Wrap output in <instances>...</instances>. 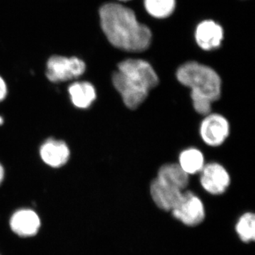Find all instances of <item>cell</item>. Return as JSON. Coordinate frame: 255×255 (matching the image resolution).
Returning <instances> with one entry per match:
<instances>
[{"label": "cell", "instance_id": "6da1fadb", "mask_svg": "<svg viewBox=\"0 0 255 255\" xmlns=\"http://www.w3.org/2000/svg\"><path fill=\"white\" fill-rule=\"evenodd\" d=\"M100 16L102 30L114 46L129 52L144 51L150 46V28L137 21L132 9L108 3L101 7Z\"/></svg>", "mask_w": 255, "mask_h": 255}, {"label": "cell", "instance_id": "7a4b0ae2", "mask_svg": "<svg viewBox=\"0 0 255 255\" xmlns=\"http://www.w3.org/2000/svg\"><path fill=\"white\" fill-rule=\"evenodd\" d=\"M176 76L182 85L191 89V93L205 97L213 102L221 98V79L214 69L207 65L187 62L178 68Z\"/></svg>", "mask_w": 255, "mask_h": 255}, {"label": "cell", "instance_id": "3957f363", "mask_svg": "<svg viewBox=\"0 0 255 255\" xmlns=\"http://www.w3.org/2000/svg\"><path fill=\"white\" fill-rule=\"evenodd\" d=\"M119 73L137 86L150 92L159 83V78L148 62L141 59H128L118 65Z\"/></svg>", "mask_w": 255, "mask_h": 255}, {"label": "cell", "instance_id": "277c9868", "mask_svg": "<svg viewBox=\"0 0 255 255\" xmlns=\"http://www.w3.org/2000/svg\"><path fill=\"white\" fill-rule=\"evenodd\" d=\"M85 70V62L80 58L54 55L47 63L46 76L50 82L58 83L78 78Z\"/></svg>", "mask_w": 255, "mask_h": 255}, {"label": "cell", "instance_id": "5b68a950", "mask_svg": "<svg viewBox=\"0 0 255 255\" xmlns=\"http://www.w3.org/2000/svg\"><path fill=\"white\" fill-rule=\"evenodd\" d=\"M199 132L206 145L219 147L229 136L230 124L221 114L210 113L201 122Z\"/></svg>", "mask_w": 255, "mask_h": 255}, {"label": "cell", "instance_id": "8992f818", "mask_svg": "<svg viewBox=\"0 0 255 255\" xmlns=\"http://www.w3.org/2000/svg\"><path fill=\"white\" fill-rule=\"evenodd\" d=\"M171 211L176 219L187 226H196L205 217L204 204L190 191L183 192L182 199Z\"/></svg>", "mask_w": 255, "mask_h": 255}, {"label": "cell", "instance_id": "52a82bcc", "mask_svg": "<svg viewBox=\"0 0 255 255\" xmlns=\"http://www.w3.org/2000/svg\"><path fill=\"white\" fill-rule=\"evenodd\" d=\"M231 181L227 169L218 162L205 164L200 172V183L203 189L213 195H220L226 192Z\"/></svg>", "mask_w": 255, "mask_h": 255}, {"label": "cell", "instance_id": "ba28073f", "mask_svg": "<svg viewBox=\"0 0 255 255\" xmlns=\"http://www.w3.org/2000/svg\"><path fill=\"white\" fill-rule=\"evenodd\" d=\"M112 82L122 96L124 105L130 110H136L145 102L149 91L127 80L119 71L114 72Z\"/></svg>", "mask_w": 255, "mask_h": 255}, {"label": "cell", "instance_id": "9c48e42d", "mask_svg": "<svg viewBox=\"0 0 255 255\" xmlns=\"http://www.w3.org/2000/svg\"><path fill=\"white\" fill-rule=\"evenodd\" d=\"M150 195L152 200L159 209L164 211H172L182 199L183 192L168 184L160 182L157 179L151 182Z\"/></svg>", "mask_w": 255, "mask_h": 255}, {"label": "cell", "instance_id": "30bf717a", "mask_svg": "<svg viewBox=\"0 0 255 255\" xmlns=\"http://www.w3.org/2000/svg\"><path fill=\"white\" fill-rule=\"evenodd\" d=\"M195 38L196 43L203 50L216 49L221 46L223 39V28L212 20H206L198 25Z\"/></svg>", "mask_w": 255, "mask_h": 255}, {"label": "cell", "instance_id": "8fae6325", "mask_svg": "<svg viewBox=\"0 0 255 255\" xmlns=\"http://www.w3.org/2000/svg\"><path fill=\"white\" fill-rule=\"evenodd\" d=\"M70 154L68 146L65 142L53 138L45 141L40 149V155L43 162L54 168L66 164Z\"/></svg>", "mask_w": 255, "mask_h": 255}, {"label": "cell", "instance_id": "7c38bea8", "mask_svg": "<svg viewBox=\"0 0 255 255\" xmlns=\"http://www.w3.org/2000/svg\"><path fill=\"white\" fill-rule=\"evenodd\" d=\"M10 224L15 233L23 237H28L38 232L41 226V221L34 211L23 209L16 211L13 215Z\"/></svg>", "mask_w": 255, "mask_h": 255}, {"label": "cell", "instance_id": "4fadbf2b", "mask_svg": "<svg viewBox=\"0 0 255 255\" xmlns=\"http://www.w3.org/2000/svg\"><path fill=\"white\" fill-rule=\"evenodd\" d=\"M156 179L182 191L187 187L189 182V175L181 168L178 163H169L162 165L159 169Z\"/></svg>", "mask_w": 255, "mask_h": 255}, {"label": "cell", "instance_id": "5bb4252c", "mask_svg": "<svg viewBox=\"0 0 255 255\" xmlns=\"http://www.w3.org/2000/svg\"><path fill=\"white\" fill-rule=\"evenodd\" d=\"M68 91L73 105L80 109L89 108L97 98L95 87L90 82H75L69 87Z\"/></svg>", "mask_w": 255, "mask_h": 255}, {"label": "cell", "instance_id": "9a60e30c", "mask_svg": "<svg viewBox=\"0 0 255 255\" xmlns=\"http://www.w3.org/2000/svg\"><path fill=\"white\" fill-rule=\"evenodd\" d=\"M178 164L188 175L200 173L206 164L205 157L199 149L189 147L179 154Z\"/></svg>", "mask_w": 255, "mask_h": 255}, {"label": "cell", "instance_id": "2e32d148", "mask_svg": "<svg viewBox=\"0 0 255 255\" xmlns=\"http://www.w3.org/2000/svg\"><path fill=\"white\" fill-rule=\"evenodd\" d=\"M147 12L158 18L168 17L175 9V0H144Z\"/></svg>", "mask_w": 255, "mask_h": 255}, {"label": "cell", "instance_id": "e0dca14e", "mask_svg": "<svg viewBox=\"0 0 255 255\" xmlns=\"http://www.w3.org/2000/svg\"><path fill=\"white\" fill-rule=\"evenodd\" d=\"M236 231L243 241L251 242L255 240V215L252 213H246L243 215L236 225Z\"/></svg>", "mask_w": 255, "mask_h": 255}, {"label": "cell", "instance_id": "ac0fdd59", "mask_svg": "<svg viewBox=\"0 0 255 255\" xmlns=\"http://www.w3.org/2000/svg\"><path fill=\"white\" fill-rule=\"evenodd\" d=\"M191 99L192 100L193 107L198 114L205 116L211 113L212 110V104L214 102L203 96L190 94Z\"/></svg>", "mask_w": 255, "mask_h": 255}, {"label": "cell", "instance_id": "d6986e66", "mask_svg": "<svg viewBox=\"0 0 255 255\" xmlns=\"http://www.w3.org/2000/svg\"><path fill=\"white\" fill-rule=\"evenodd\" d=\"M6 93H7V88H6V83L0 77V102L4 100Z\"/></svg>", "mask_w": 255, "mask_h": 255}, {"label": "cell", "instance_id": "ffe728a7", "mask_svg": "<svg viewBox=\"0 0 255 255\" xmlns=\"http://www.w3.org/2000/svg\"><path fill=\"white\" fill-rule=\"evenodd\" d=\"M4 171L2 166L0 164V184L2 182L3 179H4Z\"/></svg>", "mask_w": 255, "mask_h": 255}, {"label": "cell", "instance_id": "44dd1931", "mask_svg": "<svg viewBox=\"0 0 255 255\" xmlns=\"http://www.w3.org/2000/svg\"><path fill=\"white\" fill-rule=\"evenodd\" d=\"M3 122H4V120H3L2 117H0V125H1V124H3Z\"/></svg>", "mask_w": 255, "mask_h": 255}, {"label": "cell", "instance_id": "7402d4cb", "mask_svg": "<svg viewBox=\"0 0 255 255\" xmlns=\"http://www.w3.org/2000/svg\"><path fill=\"white\" fill-rule=\"evenodd\" d=\"M121 1H129V0H121Z\"/></svg>", "mask_w": 255, "mask_h": 255}]
</instances>
